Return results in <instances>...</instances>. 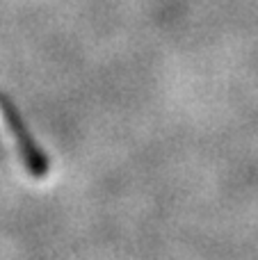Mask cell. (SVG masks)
Wrapping results in <instances>:
<instances>
[{
    "label": "cell",
    "mask_w": 258,
    "mask_h": 260,
    "mask_svg": "<svg viewBox=\"0 0 258 260\" xmlns=\"http://www.w3.org/2000/svg\"><path fill=\"white\" fill-rule=\"evenodd\" d=\"M0 128L9 135V139H12V144L16 146L18 155H21V160L25 162L27 169H30L35 176H44L46 169H48L44 155H41V153L32 146V139H27V135L23 133L21 123H18L9 112H5L3 108H0Z\"/></svg>",
    "instance_id": "cell-1"
}]
</instances>
